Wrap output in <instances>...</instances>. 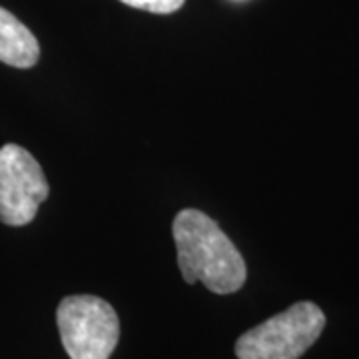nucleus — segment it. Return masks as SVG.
Segmentation results:
<instances>
[{
	"instance_id": "f257e3e1",
	"label": "nucleus",
	"mask_w": 359,
	"mask_h": 359,
	"mask_svg": "<svg viewBox=\"0 0 359 359\" xmlns=\"http://www.w3.org/2000/svg\"><path fill=\"white\" fill-rule=\"evenodd\" d=\"M178 268L186 283L202 282L214 294H236L248 280L244 256L216 219L186 208L172 224Z\"/></svg>"
},
{
	"instance_id": "7ed1b4c3",
	"label": "nucleus",
	"mask_w": 359,
	"mask_h": 359,
	"mask_svg": "<svg viewBox=\"0 0 359 359\" xmlns=\"http://www.w3.org/2000/svg\"><path fill=\"white\" fill-rule=\"evenodd\" d=\"M60 339L70 359H110L120 339L114 308L98 295H68L56 309Z\"/></svg>"
},
{
	"instance_id": "20e7f679",
	"label": "nucleus",
	"mask_w": 359,
	"mask_h": 359,
	"mask_svg": "<svg viewBox=\"0 0 359 359\" xmlns=\"http://www.w3.org/2000/svg\"><path fill=\"white\" fill-rule=\"evenodd\" d=\"M50 186L36 158L18 144L0 148V222L13 228L30 224Z\"/></svg>"
},
{
	"instance_id": "423d86ee",
	"label": "nucleus",
	"mask_w": 359,
	"mask_h": 359,
	"mask_svg": "<svg viewBox=\"0 0 359 359\" xmlns=\"http://www.w3.org/2000/svg\"><path fill=\"white\" fill-rule=\"evenodd\" d=\"M120 2L128 4L132 8H138V11H146V13L172 14L180 11L186 0H120Z\"/></svg>"
},
{
	"instance_id": "f03ea898",
	"label": "nucleus",
	"mask_w": 359,
	"mask_h": 359,
	"mask_svg": "<svg viewBox=\"0 0 359 359\" xmlns=\"http://www.w3.org/2000/svg\"><path fill=\"white\" fill-rule=\"evenodd\" d=\"M325 316L311 302H297L248 330L236 341L238 359H299L318 341Z\"/></svg>"
},
{
	"instance_id": "39448f33",
	"label": "nucleus",
	"mask_w": 359,
	"mask_h": 359,
	"mask_svg": "<svg viewBox=\"0 0 359 359\" xmlns=\"http://www.w3.org/2000/svg\"><path fill=\"white\" fill-rule=\"evenodd\" d=\"M40 58V44L13 13L0 6V62L14 68H32Z\"/></svg>"
}]
</instances>
